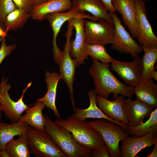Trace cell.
I'll return each mask as SVG.
<instances>
[{"instance_id":"1","label":"cell","mask_w":157,"mask_h":157,"mask_svg":"<svg viewBox=\"0 0 157 157\" xmlns=\"http://www.w3.org/2000/svg\"><path fill=\"white\" fill-rule=\"evenodd\" d=\"M92 61L89 72L94 81L96 95L107 99L111 93L114 96L120 94L128 98L134 94V87L120 82L110 71L109 63H101L95 59Z\"/></svg>"},{"instance_id":"2","label":"cell","mask_w":157,"mask_h":157,"mask_svg":"<svg viewBox=\"0 0 157 157\" xmlns=\"http://www.w3.org/2000/svg\"><path fill=\"white\" fill-rule=\"evenodd\" d=\"M53 122L67 129L75 141L85 148L94 150L101 149L105 144L99 133L86 120L71 116L66 119L58 118Z\"/></svg>"},{"instance_id":"3","label":"cell","mask_w":157,"mask_h":157,"mask_svg":"<svg viewBox=\"0 0 157 157\" xmlns=\"http://www.w3.org/2000/svg\"><path fill=\"white\" fill-rule=\"evenodd\" d=\"M44 116L45 131L67 157H92L93 150L78 144L67 129L57 125L47 115H44Z\"/></svg>"},{"instance_id":"4","label":"cell","mask_w":157,"mask_h":157,"mask_svg":"<svg viewBox=\"0 0 157 157\" xmlns=\"http://www.w3.org/2000/svg\"><path fill=\"white\" fill-rule=\"evenodd\" d=\"M94 128L102 137L109 156L121 157L119 143L129 135L119 126L105 119L87 121Z\"/></svg>"},{"instance_id":"5","label":"cell","mask_w":157,"mask_h":157,"mask_svg":"<svg viewBox=\"0 0 157 157\" xmlns=\"http://www.w3.org/2000/svg\"><path fill=\"white\" fill-rule=\"evenodd\" d=\"M31 154L38 157H67L45 131L29 126L26 132Z\"/></svg>"},{"instance_id":"6","label":"cell","mask_w":157,"mask_h":157,"mask_svg":"<svg viewBox=\"0 0 157 157\" xmlns=\"http://www.w3.org/2000/svg\"><path fill=\"white\" fill-rule=\"evenodd\" d=\"M8 78L3 76L0 81V105L2 112L12 123L19 122L22 114L25 110L32 105L28 106L23 101L24 95L28 88L31 85L32 81L29 83L23 91L20 98L17 101L10 98L8 91L11 88L10 83H7Z\"/></svg>"},{"instance_id":"7","label":"cell","mask_w":157,"mask_h":157,"mask_svg":"<svg viewBox=\"0 0 157 157\" xmlns=\"http://www.w3.org/2000/svg\"><path fill=\"white\" fill-rule=\"evenodd\" d=\"M67 27V31L64 34L66 37V43L64 46V50L62 51L57 63L59 66L60 79L64 81L68 87L73 109H74L75 106L73 85L74 81L75 70L77 64L76 60L71 57L69 49V42L74 28L68 22Z\"/></svg>"},{"instance_id":"8","label":"cell","mask_w":157,"mask_h":157,"mask_svg":"<svg viewBox=\"0 0 157 157\" xmlns=\"http://www.w3.org/2000/svg\"><path fill=\"white\" fill-rule=\"evenodd\" d=\"M109 13L112 17L115 27L111 49L120 53H130L132 58L139 57V54L143 51L142 46L136 42L126 31L117 14L112 12Z\"/></svg>"},{"instance_id":"9","label":"cell","mask_w":157,"mask_h":157,"mask_svg":"<svg viewBox=\"0 0 157 157\" xmlns=\"http://www.w3.org/2000/svg\"><path fill=\"white\" fill-rule=\"evenodd\" d=\"M114 24L103 19L97 21H84L86 42L105 45L112 43L115 31Z\"/></svg>"},{"instance_id":"10","label":"cell","mask_w":157,"mask_h":157,"mask_svg":"<svg viewBox=\"0 0 157 157\" xmlns=\"http://www.w3.org/2000/svg\"><path fill=\"white\" fill-rule=\"evenodd\" d=\"M74 18H86L93 21L98 20L93 16L86 14L85 12L79 11L74 7H72L70 10L67 12L53 13L47 15L44 17L45 19L48 21L53 31L52 43L54 59L56 62L58 61L62 51L56 44V39L58 34L64 24Z\"/></svg>"},{"instance_id":"11","label":"cell","mask_w":157,"mask_h":157,"mask_svg":"<svg viewBox=\"0 0 157 157\" xmlns=\"http://www.w3.org/2000/svg\"><path fill=\"white\" fill-rule=\"evenodd\" d=\"M137 38L143 47L157 48V37L148 19L145 3L142 0H135Z\"/></svg>"},{"instance_id":"12","label":"cell","mask_w":157,"mask_h":157,"mask_svg":"<svg viewBox=\"0 0 157 157\" xmlns=\"http://www.w3.org/2000/svg\"><path fill=\"white\" fill-rule=\"evenodd\" d=\"M133 58V60L129 62L115 59L110 65V69L115 72L125 84L134 87L141 79L143 64L139 56Z\"/></svg>"},{"instance_id":"13","label":"cell","mask_w":157,"mask_h":157,"mask_svg":"<svg viewBox=\"0 0 157 157\" xmlns=\"http://www.w3.org/2000/svg\"><path fill=\"white\" fill-rule=\"evenodd\" d=\"M125 97L120 94L113 96V101L96 95V100L99 108L108 117L129 126L125 107Z\"/></svg>"},{"instance_id":"14","label":"cell","mask_w":157,"mask_h":157,"mask_svg":"<svg viewBox=\"0 0 157 157\" xmlns=\"http://www.w3.org/2000/svg\"><path fill=\"white\" fill-rule=\"evenodd\" d=\"M157 133L151 132L142 136L133 137L127 136L121 140L119 149L122 157H136L138 153L147 147L157 142Z\"/></svg>"},{"instance_id":"15","label":"cell","mask_w":157,"mask_h":157,"mask_svg":"<svg viewBox=\"0 0 157 157\" xmlns=\"http://www.w3.org/2000/svg\"><path fill=\"white\" fill-rule=\"evenodd\" d=\"M85 18H74L68 21L75 29V37L74 40H70L69 49L70 56L76 61L77 66L84 63V60L88 56L85 54L84 48L85 42L84 31Z\"/></svg>"},{"instance_id":"16","label":"cell","mask_w":157,"mask_h":157,"mask_svg":"<svg viewBox=\"0 0 157 157\" xmlns=\"http://www.w3.org/2000/svg\"><path fill=\"white\" fill-rule=\"evenodd\" d=\"M135 0H112L113 6L116 11L122 16L123 22L129 29L131 36L137 38Z\"/></svg>"},{"instance_id":"17","label":"cell","mask_w":157,"mask_h":157,"mask_svg":"<svg viewBox=\"0 0 157 157\" xmlns=\"http://www.w3.org/2000/svg\"><path fill=\"white\" fill-rule=\"evenodd\" d=\"M125 107L129 122V126L134 127L143 123L145 118L149 117L153 108L144 102L131 98L125 99Z\"/></svg>"},{"instance_id":"18","label":"cell","mask_w":157,"mask_h":157,"mask_svg":"<svg viewBox=\"0 0 157 157\" xmlns=\"http://www.w3.org/2000/svg\"><path fill=\"white\" fill-rule=\"evenodd\" d=\"M90 101V105L87 108L83 109L75 108L74 113L72 116L81 120H85L88 118L102 119L108 120L118 125L124 130L128 126L121 122L115 121L108 117L97 106L96 100V94L94 90H90L88 93Z\"/></svg>"},{"instance_id":"19","label":"cell","mask_w":157,"mask_h":157,"mask_svg":"<svg viewBox=\"0 0 157 157\" xmlns=\"http://www.w3.org/2000/svg\"><path fill=\"white\" fill-rule=\"evenodd\" d=\"M72 0H49L35 6L31 13L33 19L41 21L47 15L54 12L64 13L70 10L72 6Z\"/></svg>"},{"instance_id":"20","label":"cell","mask_w":157,"mask_h":157,"mask_svg":"<svg viewBox=\"0 0 157 157\" xmlns=\"http://www.w3.org/2000/svg\"><path fill=\"white\" fill-rule=\"evenodd\" d=\"M72 6L79 11L88 12L96 18L114 23L112 17L100 0H72Z\"/></svg>"},{"instance_id":"21","label":"cell","mask_w":157,"mask_h":157,"mask_svg":"<svg viewBox=\"0 0 157 157\" xmlns=\"http://www.w3.org/2000/svg\"><path fill=\"white\" fill-rule=\"evenodd\" d=\"M47 92L42 98L38 99L37 101L43 102L46 107L50 108L58 118H61L56 105V89L58 82L60 79V74L53 72L52 73L47 71L45 74Z\"/></svg>"},{"instance_id":"22","label":"cell","mask_w":157,"mask_h":157,"mask_svg":"<svg viewBox=\"0 0 157 157\" xmlns=\"http://www.w3.org/2000/svg\"><path fill=\"white\" fill-rule=\"evenodd\" d=\"M136 99L146 104L152 108L157 106V84L152 79H141L134 88Z\"/></svg>"},{"instance_id":"23","label":"cell","mask_w":157,"mask_h":157,"mask_svg":"<svg viewBox=\"0 0 157 157\" xmlns=\"http://www.w3.org/2000/svg\"><path fill=\"white\" fill-rule=\"evenodd\" d=\"M29 107L25 110L19 122H24L28 125L38 130L45 131V119L42 110L45 107L44 103L37 101L34 106Z\"/></svg>"},{"instance_id":"24","label":"cell","mask_w":157,"mask_h":157,"mask_svg":"<svg viewBox=\"0 0 157 157\" xmlns=\"http://www.w3.org/2000/svg\"><path fill=\"white\" fill-rule=\"evenodd\" d=\"M28 126L24 122L8 124L0 122V150L4 149L6 143L15 136L26 133Z\"/></svg>"},{"instance_id":"25","label":"cell","mask_w":157,"mask_h":157,"mask_svg":"<svg viewBox=\"0 0 157 157\" xmlns=\"http://www.w3.org/2000/svg\"><path fill=\"white\" fill-rule=\"evenodd\" d=\"M4 149L10 157H30L26 133L19 135L17 139L13 138L6 143Z\"/></svg>"},{"instance_id":"26","label":"cell","mask_w":157,"mask_h":157,"mask_svg":"<svg viewBox=\"0 0 157 157\" xmlns=\"http://www.w3.org/2000/svg\"><path fill=\"white\" fill-rule=\"evenodd\" d=\"M31 17L30 13L17 8L8 14L6 17L4 25L5 31L7 33L10 31H15L22 28Z\"/></svg>"},{"instance_id":"27","label":"cell","mask_w":157,"mask_h":157,"mask_svg":"<svg viewBox=\"0 0 157 157\" xmlns=\"http://www.w3.org/2000/svg\"><path fill=\"white\" fill-rule=\"evenodd\" d=\"M129 135L138 137L151 132L157 133V108L153 110L145 123L135 126H128L125 130Z\"/></svg>"},{"instance_id":"28","label":"cell","mask_w":157,"mask_h":157,"mask_svg":"<svg viewBox=\"0 0 157 157\" xmlns=\"http://www.w3.org/2000/svg\"><path fill=\"white\" fill-rule=\"evenodd\" d=\"M85 54L92 59L101 61L103 63H112L115 60L108 53L105 45L92 44L85 42L84 48Z\"/></svg>"},{"instance_id":"29","label":"cell","mask_w":157,"mask_h":157,"mask_svg":"<svg viewBox=\"0 0 157 157\" xmlns=\"http://www.w3.org/2000/svg\"><path fill=\"white\" fill-rule=\"evenodd\" d=\"M142 49L144 54L141 58L143 70L141 79L145 80L152 79L151 74L154 70V65L157 59V48H148L142 47Z\"/></svg>"},{"instance_id":"30","label":"cell","mask_w":157,"mask_h":157,"mask_svg":"<svg viewBox=\"0 0 157 157\" xmlns=\"http://www.w3.org/2000/svg\"><path fill=\"white\" fill-rule=\"evenodd\" d=\"M17 8L13 0H0V26L4 28L7 15Z\"/></svg>"},{"instance_id":"31","label":"cell","mask_w":157,"mask_h":157,"mask_svg":"<svg viewBox=\"0 0 157 157\" xmlns=\"http://www.w3.org/2000/svg\"><path fill=\"white\" fill-rule=\"evenodd\" d=\"M6 37H3L0 48V65L3 61L7 56L10 55L11 52L16 47L15 44L7 45Z\"/></svg>"},{"instance_id":"32","label":"cell","mask_w":157,"mask_h":157,"mask_svg":"<svg viewBox=\"0 0 157 157\" xmlns=\"http://www.w3.org/2000/svg\"><path fill=\"white\" fill-rule=\"evenodd\" d=\"M17 8L21 9L31 14L35 6V0H13Z\"/></svg>"},{"instance_id":"33","label":"cell","mask_w":157,"mask_h":157,"mask_svg":"<svg viewBox=\"0 0 157 157\" xmlns=\"http://www.w3.org/2000/svg\"><path fill=\"white\" fill-rule=\"evenodd\" d=\"M106 147L104 144L101 149L93 150L92 157H109Z\"/></svg>"},{"instance_id":"34","label":"cell","mask_w":157,"mask_h":157,"mask_svg":"<svg viewBox=\"0 0 157 157\" xmlns=\"http://www.w3.org/2000/svg\"><path fill=\"white\" fill-rule=\"evenodd\" d=\"M104 3L109 13H115L116 11L113 8L112 3V0H100Z\"/></svg>"},{"instance_id":"35","label":"cell","mask_w":157,"mask_h":157,"mask_svg":"<svg viewBox=\"0 0 157 157\" xmlns=\"http://www.w3.org/2000/svg\"><path fill=\"white\" fill-rule=\"evenodd\" d=\"M154 147L151 153L146 157H157V142L154 144Z\"/></svg>"},{"instance_id":"36","label":"cell","mask_w":157,"mask_h":157,"mask_svg":"<svg viewBox=\"0 0 157 157\" xmlns=\"http://www.w3.org/2000/svg\"><path fill=\"white\" fill-rule=\"evenodd\" d=\"M0 157H10V156L4 149L0 150Z\"/></svg>"},{"instance_id":"37","label":"cell","mask_w":157,"mask_h":157,"mask_svg":"<svg viewBox=\"0 0 157 157\" xmlns=\"http://www.w3.org/2000/svg\"><path fill=\"white\" fill-rule=\"evenodd\" d=\"M151 77L152 79H154L156 81H157V71L154 70L152 72Z\"/></svg>"},{"instance_id":"38","label":"cell","mask_w":157,"mask_h":157,"mask_svg":"<svg viewBox=\"0 0 157 157\" xmlns=\"http://www.w3.org/2000/svg\"><path fill=\"white\" fill-rule=\"evenodd\" d=\"M7 35V33L0 26V37H6Z\"/></svg>"},{"instance_id":"39","label":"cell","mask_w":157,"mask_h":157,"mask_svg":"<svg viewBox=\"0 0 157 157\" xmlns=\"http://www.w3.org/2000/svg\"><path fill=\"white\" fill-rule=\"evenodd\" d=\"M49 0H35V6L44 3Z\"/></svg>"},{"instance_id":"40","label":"cell","mask_w":157,"mask_h":157,"mask_svg":"<svg viewBox=\"0 0 157 157\" xmlns=\"http://www.w3.org/2000/svg\"><path fill=\"white\" fill-rule=\"evenodd\" d=\"M2 111L1 110V106L0 105V122H1V117H2Z\"/></svg>"},{"instance_id":"41","label":"cell","mask_w":157,"mask_h":157,"mask_svg":"<svg viewBox=\"0 0 157 157\" xmlns=\"http://www.w3.org/2000/svg\"><path fill=\"white\" fill-rule=\"evenodd\" d=\"M3 37H1L0 38V42H1V41L2 40V38H3Z\"/></svg>"},{"instance_id":"42","label":"cell","mask_w":157,"mask_h":157,"mask_svg":"<svg viewBox=\"0 0 157 157\" xmlns=\"http://www.w3.org/2000/svg\"><path fill=\"white\" fill-rule=\"evenodd\" d=\"M143 1H149L151 0H142Z\"/></svg>"}]
</instances>
